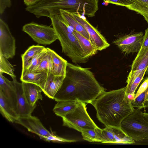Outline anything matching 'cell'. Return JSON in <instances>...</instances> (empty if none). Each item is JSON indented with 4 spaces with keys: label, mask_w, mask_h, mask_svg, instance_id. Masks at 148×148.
<instances>
[{
    "label": "cell",
    "mask_w": 148,
    "mask_h": 148,
    "mask_svg": "<svg viewBox=\"0 0 148 148\" xmlns=\"http://www.w3.org/2000/svg\"><path fill=\"white\" fill-rule=\"evenodd\" d=\"M104 91L89 69L68 62L66 76L54 99L90 103Z\"/></svg>",
    "instance_id": "6da1fadb"
},
{
    "label": "cell",
    "mask_w": 148,
    "mask_h": 148,
    "mask_svg": "<svg viewBox=\"0 0 148 148\" xmlns=\"http://www.w3.org/2000/svg\"><path fill=\"white\" fill-rule=\"evenodd\" d=\"M125 87L103 92L91 104L95 108L98 119L106 127L120 129L122 121L135 109Z\"/></svg>",
    "instance_id": "7a4b0ae2"
},
{
    "label": "cell",
    "mask_w": 148,
    "mask_h": 148,
    "mask_svg": "<svg viewBox=\"0 0 148 148\" xmlns=\"http://www.w3.org/2000/svg\"><path fill=\"white\" fill-rule=\"evenodd\" d=\"M98 0H42L26 6L25 10L38 18L42 16L50 18L59 14L60 10L92 17L98 10Z\"/></svg>",
    "instance_id": "3957f363"
},
{
    "label": "cell",
    "mask_w": 148,
    "mask_h": 148,
    "mask_svg": "<svg viewBox=\"0 0 148 148\" xmlns=\"http://www.w3.org/2000/svg\"><path fill=\"white\" fill-rule=\"evenodd\" d=\"M51 25L54 29L62 48V53L74 63H84L88 60L73 29L63 20L60 14L51 16Z\"/></svg>",
    "instance_id": "277c9868"
},
{
    "label": "cell",
    "mask_w": 148,
    "mask_h": 148,
    "mask_svg": "<svg viewBox=\"0 0 148 148\" xmlns=\"http://www.w3.org/2000/svg\"><path fill=\"white\" fill-rule=\"evenodd\" d=\"M120 129L125 135L131 137L134 141L148 139V121L140 109H135L122 121Z\"/></svg>",
    "instance_id": "5b68a950"
},
{
    "label": "cell",
    "mask_w": 148,
    "mask_h": 148,
    "mask_svg": "<svg viewBox=\"0 0 148 148\" xmlns=\"http://www.w3.org/2000/svg\"><path fill=\"white\" fill-rule=\"evenodd\" d=\"M86 103L80 102L73 111L62 117L63 125L79 132L98 127L88 114Z\"/></svg>",
    "instance_id": "8992f818"
},
{
    "label": "cell",
    "mask_w": 148,
    "mask_h": 148,
    "mask_svg": "<svg viewBox=\"0 0 148 148\" xmlns=\"http://www.w3.org/2000/svg\"><path fill=\"white\" fill-rule=\"evenodd\" d=\"M22 31L39 44L49 45L58 40L53 27L34 22L25 24L23 27Z\"/></svg>",
    "instance_id": "52a82bcc"
},
{
    "label": "cell",
    "mask_w": 148,
    "mask_h": 148,
    "mask_svg": "<svg viewBox=\"0 0 148 148\" xmlns=\"http://www.w3.org/2000/svg\"><path fill=\"white\" fill-rule=\"evenodd\" d=\"M144 36L142 32L130 34L119 37L112 43L125 54L138 53L141 48Z\"/></svg>",
    "instance_id": "ba28073f"
},
{
    "label": "cell",
    "mask_w": 148,
    "mask_h": 148,
    "mask_svg": "<svg viewBox=\"0 0 148 148\" xmlns=\"http://www.w3.org/2000/svg\"><path fill=\"white\" fill-rule=\"evenodd\" d=\"M15 40L7 24L0 18V54L7 59L13 58L15 55Z\"/></svg>",
    "instance_id": "9c48e42d"
},
{
    "label": "cell",
    "mask_w": 148,
    "mask_h": 148,
    "mask_svg": "<svg viewBox=\"0 0 148 148\" xmlns=\"http://www.w3.org/2000/svg\"><path fill=\"white\" fill-rule=\"evenodd\" d=\"M71 14L86 29L89 36L90 42L97 50L101 51L110 46V44L104 37L88 21L84 16L77 13Z\"/></svg>",
    "instance_id": "30bf717a"
},
{
    "label": "cell",
    "mask_w": 148,
    "mask_h": 148,
    "mask_svg": "<svg viewBox=\"0 0 148 148\" xmlns=\"http://www.w3.org/2000/svg\"><path fill=\"white\" fill-rule=\"evenodd\" d=\"M15 123L23 126L29 131L36 134L42 139L52 134L44 127L38 119L31 115L19 117Z\"/></svg>",
    "instance_id": "8fae6325"
},
{
    "label": "cell",
    "mask_w": 148,
    "mask_h": 148,
    "mask_svg": "<svg viewBox=\"0 0 148 148\" xmlns=\"http://www.w3.org/2000/svg\"><path fill=\"white\" fill-rule=\"evenodd\" d=\"M17 99V112L19 116L31 115L37 105L32 106L28 103L23 90L22 83L15 81Z\"/></svg>",
    "instance_id": "7c38bea8"
},
{
    "label": "cell",
    "mask_w": 148,
    "mask_h": 148,
    "mask_svg": "<svg viewBox=\"0 0 148 148\" xmlns=\"http://www.w3.org/2000/svg\"><path fill=\"white\" fill-rule=\"evenodd\" d=\"M16 79V78L10 81L3 74L0 73V91L10 101L17 112V99L15 83Z\"/></svg>",
    "instance_id": "4fadbf2b"
},
{
    "label": "cell",
    "mask_w": 148,
    "mask_h": 148,
    "mask_svg": "<svg viewBox=\"0 0 148 148\" xmlns=\"http://www.w3.org/2000/svg\"><path fill=\"white\" fill-rule=\"evenodd\" d=\"M52 73L47 71H34L26 72L21 75L20 80L24 82L35 84L44 90L46 83Z\"/></svg>",
    "instance_id": "5bb4252c"
},
{
    "label": "cell",
    "mask_w": 148,
    "mask_h": 148,
    "mask_svg": "<svg viewBox=\"0 0 148 148\" xmlns=\"http://www.w3.org/2000/svg\"><path fill=\"white\" fill-rule=\"evenodd\" d=\"M24 93L28 103L32 106L36 105L38 100H42V90L38 86L31 83L22 82Z\"/></svg>",
    "instance_id": "9a60e30c"
},
{
    "label": "cell",
    "mask_w": 148,
    "mask_h": 148,
    "mask_svg": "<svg viewBox=\"0 0 148 148\" xmlns=\"http://www.w3.org/2000/svg\"><path fill=\"white\" fill-rule=\"evenodd\" d=\"M0 111L2 116L10 122H15L19 117L12 103L1 91Z\"/></svg>",
    "instance_id": "2e32d148"
},
{
    "label": "cell",
    "mask_w": 148,
    "mask_h": 148,
    "mask_svg": "<svg viewBox=\"0 0 148 148\" xmlns=\"http://www.w3.org/2000/svg\"><path fill=\"white\" fill-rule=\"evenodd\" d=\"M65 77L55 76L51 74L42 92L49 98L54 99L55 96L61 86Z\"/></svg>",
    "instance_id": "e0dca14e"
},
{
    "label": "cell",
    "mask_w": 148,
    "mask_h": 148,
    "mask_svg": "<svg viewBox=\"0 0 148 148\" xmlns=\"http://www.w3.org/2000/svg\"><path fill=\"white\" fill-rule=\"evenodd\" d=\"M59 12V14L62 18L69 26L90 40L89 36L86 29L74 17L71 13L62 10H60Z\"/></svg>",
    "instance_id": "ac0fdd59"
},
{
    "label": "cell",
    "mask_w": 148,
    "mask_h": 148,
    "mask_svg": "<svg viewBox=\"0 0 148 148\" xmlns=\"http://www.w3.org/2000/svg\"><path fill=\"white\" fill-rule=\"evenodd\" d=\"M47 49L52 58L53 75L55 76L65 77L68 63L67 61L59 55L53 50L48 47Z\"/></svg>",
    "instance_id": "d6986e66"
},
{
    "label": "cell",
    "mask_w": 148,
    "mask_h": 148,
    "mask_svg": "<svg viewBox=\"0 0 148 148\" xmlns=\"http://www.w3.org/2000/svg\"><path fill=\"white\" fill-rule=\"evenodd\" d=\"M80 102L72 101H58L53 111L56 115L62 117L73 110Z\"/></svg>",
    "instance_id": "ffe728a7"
},
{
    "label": "cell",
    "mask_w": 148,
    "mask_h": 148,
    "mask_svg": "<svg viewBox=\"0 0 148 148\" xmlns=\"http://www.w3.org/2000/svg\"><path fill=\"white\" fill-rule=\"evenodd\" d=\"M95 130L99 142L116 143L115 138L114 127H106L102 129L98 127Z\"/></svg>",
    "instance_id": "44dd1931"
},
{
    "label": "cell",
    "mask_w": 148,
    "mask_h": 148,
    "mask_svg": "<svg viewBox=\"0 0 148 148\" xmlns=\"http://www.w3.org/2000/svg\"><path fill=\"white\" fill-rule=\"evenodd\" d=\"M73 32L77 37L87 58L89 59L97 53L98 50L93 46L90 40L73 29Z\"/></svg>",
    "instance_id": "7402d4cb"
},
{
    "label": "cell",
    "mask_w": 148,
    "mask_h": 148,
    "mask_svg": "<svg viewBox=\"0 0 148 148\" xmlns=\"http://www.w3.org/2000/svg\"><path fill=\"white\" fill-rule=\"evenodd\" d=\"M45 48L39 45H34L29 47L21 56L22 63V71L26 69L29 61L33 57Z\"/></svg>",
    "instance_id": "603a6c76"
},
{
    "label": "cell",
    "mask_w": 148,
    "mask_h": 148,
    "mask_svg": "<svg viewBox=\"0 0 148 148\" xmlns=\"http://www.w3.org/2000/svg\"><path fill=\"white\" fill-rule=\"evenodd\" d=\"M134 3L126 8L142 15L148 24V0H134Z\"/></svg>",
    "instance_id": "cb8c5ba5"
},
{
    "label": "cell",
    "mask_w": 148,
    "mask_h": 148,
    "mask_svg": "<svg viewBox=\"0 0 148 148\" xmlns=\"http://www.w3.org/2000/svg\"><path fill=\"white\" fill-rule=\"evenodd\" d=\"M148 67V50L146 52L137 54L131 66V71H140Z\"/></svg>",
    "instance_id": "d4e9b609"
},
{
    "label": "cell",
    "mask_w": 148,
    "mask_h": 148,
    "mask_svg": "<svg viewBox=\"0 0 148 148\" xmlns=\"http://www.w3.org/2000/svg\"><path fill=\"white\" fill-rule=\"evenodd\" d=\"M47 52V48H45L35 55L29 61L26 69L22 71L21 75L26 72L35 71L39 65L43 57Z\"/></svg>",
    "instance_id": "484cf974"
},
{
    "label": "cell",
    "mask_w": 148,
    "mask_h": 148,
    "mask_svg": "<svg viewBox=\"0 0 148 148\" xmlns=\"http://www.w3.org/2000/svg\"><path fill=\"white\" fill-rule=\"evenodd\" d=\"M53 70L52 58L47 50V52L43 57L39 65L35 71H47L49 73H53Z\"/></svg>",
    "instance_id": "4316f807"
},
{
    "label": "cell",
    "mask_w": 148,
    "mask_h": 148,
    "mask_svg": "<svg viewBox=\"0 0 148 148\" xmlns=\"http://www.w3.org/2000/svg\"><path fill=\"white\" fill-rule=\"evenodd\" d=\"M0 73L8 75L12 79L16 78L14 73L13 65L10 62L8 59L0 54Z\"/></svg>",
    "instance_id": "83f0119b"
},
{
    "label": "cell",
    "mask_w": 148,
    "mask_h": 148,
    "mask_svg": "<svg viewBox=\"0 0 148 148\" xmlns=\"http://www.w3.org/2000/svg\"><path fill=\"white\" fill-rule=\"evenodd\" d=\"M134 107L141 109L148 108V87L144 91L132 100Z\"/></svg>",
    "instance_id": "f1b7e54d"
},
{
    "label": "cell",
    "mask_w": 148,
    "mask_h": 148,
    "mask_svg": "<svg viewBox=\"0 0 148 148\" xmlns=\"http://www.w3.org/2000/svg\"><path fill=\"white\" fill-rule=\"evenodd\" d=\"M147 69L146 68L143 70L130 85L125 87L126 93L129 98L132 97L134 99L136 90L143 79Z\"/></svg>",
    "instance_id": "f546056e"
},
{
    "label": "cell",
    "mask_w": 148,
    "mask_h": 148,
    "mask_svg": "<svg viewBox=\"0 0 148 148\" xmlns=\"http://www.w3.org/2000/svg\"><path fill=\"white\" fill-rule=\"evenodd\" d=\"M81 132L83 139L91 142H99L95 129L84 130Z\"/></svg>",
    "instance_id": "4dcf8cb0"
},
{
    "label": "cell",
    "mask_w": 148,
    "mask_h": 148,
    "mask_svg": "<svg viewBox=\"0 0 148 148\" xmlns=\"http://www.w3.org/2000/svg\"><path fill=\"white\" fill-rule=\"evenodd\" d=\"M103 1L106 3L123 6L126 7L132 4L134 2V0H103Z\"/></svg>",
    "instance_id": "1f68e13d"
},
{
    "label": "cell",
    "mask_w": 148,
    "mask_h": 148,
    "mask_svg": "<svg viewBox=\"0 0 148 148\" xmlns=\"http://www.w3.org/2000/svg\"><path fill=\"white\" fill-rule=\"evenodd\" d=\"M43 139L47 141H51L53 142H71L76 141L74 140H69L62 138L56 136L53 133L51 135Z\"/></svg>",
    "instance_id": "d6a6232c"
},
{
    "label": "cell",
    "mask_w": 148,
    "mask_h": 148,
    "mask_svg": "<svg viewBox=\"0 0 148 148\" xmlns=\"http://www.w3.org/2000/svg\"><path fill=\"white\" fill-rule=\"evenodd\" d=\"M148 50V27L145 30L140 50L137 54H139L146 52Z\"/></svg>",
    "instance_id": "836d02e7"
},
{
    "label": "cell",
    "mask_w": 148,
    "mask_h": 148,
    "mask_svg": "<svg viewBox=\"0 0 148 148\" xmlns=\"http://www.w3.org/2000/svg\"><path fill=\"white\" fill-rule=\"evenodd\" d=\"M12 5L11 0H0V14H2L7 8Z\"/></svg>",
    "instance_id": "e575fe53"
},
{
    "label": "cell",
    "mask_w": 148,
    "mask_h": 148,
    "mask_svg": "<svg viewBox=\"0 0 148 148\" xmlns=\"http://www.w3.org/2000/svg\"><path fill=\"white\" fill-rule=\"evenodd\" d=\"M148 87V78L145 80L139 88L134 98L136 97L141 93L144 91Z\"/></svg>",
    "instance_id": "d590c367"
},
{
    "label": "cell",
    "mask_w": 148,
    "mask_h": 148,
    "mask_svg": "<svg viewBox=\"0 0 148 148\" xmlns=\"http://www.w3.org/2000/svg\"><path fill=\"white\" fill-rule=\"evenodd\" d=\"M24 4L26 6L34 4L42 0H23Z\"/></svg>",
    "instance_id": "8d00e7d4"
},
{
    "label": "cell",
    "mask_w": 148,
    "mask_h": 148,
    "mask_svg": "<svg viewBox=\"0 0 148 148\" xmlns=\"http://www.w3.org/2000/svg\"><path fill=\"white\" fill-rule=\"evenodd\" d=\"M143 114L145 119L148 121V113H143Z\"/></svg>",
    "instance_id": "74e56055"
},
{
    "label": "cell",
    "mask_w": 148,
    "mask_h": 148,
    "mask_svg": "<svg viewBox=\"0 0 148 148\" xmlns=\"http://www.w3.org/2000/svg\"><path fill=\"white\" fill-rule=\"evenodd\" d=\"M146 73H148V67L147 69V71H146Z\"/></svg>",
    "instance_id": "f35d334b"
},
{
    "label": "cell",
    "mask_w": 148,
    "mask_h": 148,
    "mask_svg": "<svg viewBox=\"0 0 148 148\" xmlns=\"http://www.w3.org/2000/svg\"></svg>",
    "instance_id": "ab89813d"
}]
</instances>
